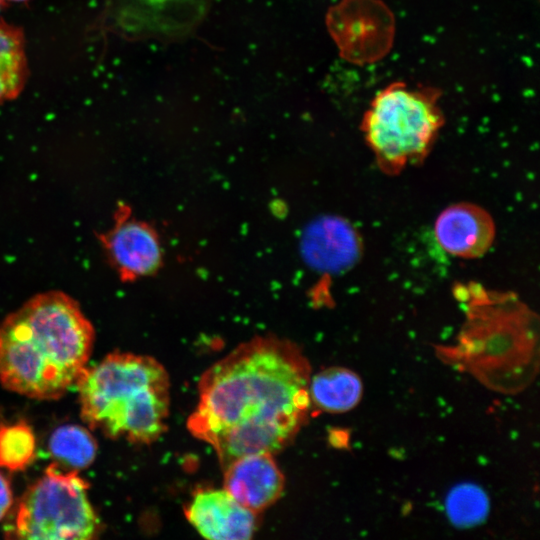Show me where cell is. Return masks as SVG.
I'll return each instance as SVG.
<instances>
[{"mask_svg": "<svg viewBox=\"0 0 540 540\" xmlns=\"http://www.w3.org/2000/svg\"><path fill=\"white\" fill-rule=\"evenodd\" d=\"M48 448L60 467L75 471L91 465L97 453V443L90 432L74 424L55 429L50 436Z\"/></svg>", "mask_w": 540, "mask_h": 540, "instance_id": "14", "label": "cell"}, {"mask_svg": "<svg viewBox=\"0 0 540 540\" xmlns=\"http://www.w3.org/2000/svg\"><path fill=\"white\" fill-rule=\"evenodd\" d=\"M75 385L81 418L106 437L150 444L166 430L169 377L150 356L110 353L85 367Z\"/></svg>", "mask_w": 540, "mask_h": 540, "instance_id": "3", "label": "cell"}, {"mask_svg": "<svg viewBox=\"0 0 540 540\" xmlns=\"http://www.w3.org/2000/svg\"><path fill=\"white\" fill-rule=\"evenodd\" d=\"M1 4H2V0H0V6H1Z\"/></svg>", "mask_w": 540, "mask_h": 540, "instance_id": "19", "label": "cell"}, {"mask_svg": "<svg viewBox=\"0 0 540 540\" xmlns=\"http://www.w3.org/2000/svg\"><path fill=\"white\" fill-rule=\"evenodd\" d=\"M363 386L359 376L343 367H331L310 377V403L322 411L342 413L354 408L361 399Z\"/></svg>", "mask_w": 540, "mask_h": 540, "instance_id": "12", "label": "cell"}, {"mask_svg": "<svg viewBox=\"0 0 540 540\" xmlns=\"http://www.w3.org/2000/svg\"><path fill=\"white\" fill-rule=\"evenodd\" d=\"M440 95L433 87L395 82L373 97L360 128L383 173L396 176L427 158L444 125Z\"/></svg>", "mask_w": 540, "mask_h": 540, "instance_id": "4", "label": "cell"}, {"mask_svg": "<svg viewBox=\"0 0 540 540\" xmlns=\"http://www.w3.org/2000/svg\"><path fill=\"white\" fill-rule=\"evenodd\" d=\"M36 457V438L31 427L19 421L0 427V467L9 471L27 468Z\"/></svg>", "mask_w": 540, "mask_h": 540, "instance_id": "16", "label": "cell"}, {"mask_svg": "<svg viewBox=\"0 0 540 540\" xmlns=\"http://www.w3.org/2000/svg\"><path fill=\"white\" fill-rule=\"evenodd\" d=\"M302 252L308 264L316 270L342 273L361 259L363 241L347 219L335 215L322 216L306 229Z\"/></svg>", "mask_w": 540, "mask_h": 540, "instance_id": "9", "label": "cell"}, {"mask_svg": "<svg viewBox=\"0 0 540 540\" xmlns=\"http://www.w3.org/2000/svg\"><path fill=\"white\" fill-rule=\"evenodd\" d=\"M9 1H16V2H18V1H25V0H9Z\"/></svg>", "mask_w": 540, "mask_h": 540, "instance_id": "18", "label": "cell"}, {"mask_svg": "<svg viewBox=\"0 0 540 540\" xmlns=\"http://www.w3.org/2000/svg\"><path fill=\"white\" fill-rule=\"evenodd\" d=\"M94 338L70 296L36 295L0 322V383L29 398L59 399L86 367Z\"/></svg>", "mask_w": 540, "mask_h": 540, "instance_id": "2", "label": "cell"}, {"mask_svg": "<svg viewBox=\"0 0 540 540\" xmlns=\"http://www.w3.org/2000/svg\"><path fill=\"white\" fill-rule=\"evenodd\" d=\"M27 75L22 31L0 22V104L18 96Z\"/></svg>", "mask_w": 540, "mask_h": 540, "instance_id": "13", "label": "cell"}, {"mask_svg": "<svg viewBox=\"0 0 540 540\" xmlns=\"http://www.w3.org/2000/svg\"><path fill=\"white\" fill-rule=\"evenodd\" d=\"M213 0H107L108 28L130 40L179 41L193 34Z\"/></svg>", "mask_w": 540, "mask_h": 540, "instance_id": "6", "label": "cell"}, {"mask_svg": "<svg viewBox=\"0 0 540 540\" xmlns=\"http://www.w3.org/2000/svg\"><path fill=\"white\" fill-rule=\"evenodd\" d=\"M309 380V363L296 344L253 338L203 373L188 430L212 446L223 469L245 455L279 452L307 420Z\"/></svg>", "mask_w": 540, "mask_h": 540, "instance_id": "1", "label": "cell"}, {"mask_svg": "<svg viewBox=\"0 0 540 540\" xmlns=\"http://www.w3.org/2000/svg\"><path fill=\"white\" fill-rule=\"evenodd\" d=\"M88 482L78 471L66 470L56 462L22 495L7 538L17 539H94L102 530L91 505Z\"/></svg>", "mask_w": 540, "mask_h": 540, "instance_id": "5", "label": "cell"}, {"mask_svg": "<svg viewBox=\"0 0 540 540\" xmlns=\"http://www.w3.org/2000/svg\"><path fill=\"white\" fill-rule=\"evenodd\" d=\"M223 470V488L242 506L256 513L271 506L283 493L284 476L273 454L245 455Z\"/></svg>", "mask_w": 540, "mask_h": 540, "instance_id": "11", "label": "cell"}, {"mask_svg": "<svg viewBox=\"0 0 540 540\" xmlns=\"http://www.w3.org/2000/svg\"><path fill=\"white\" fill-rule=\"evenodd\" d=\"M100 241L123 281L152 275L162 265L157 232L148 223L131 217L126 206L117 211L114 226L100 235Z\"/></svg>", "mask_w": 540, "mask_h": 540, "instance_id": "7", "label": "cell"}, {"mask_svg": "<svg viewBox=\"0 0 540 540\" xmlns=\"http://www.w3.org/2000/svg\"><path fill=\"white\" fill-rule=\"evenodd\" d=\"M13 503V493L7 478L0 472V520H2Z\"/></svg>", "mask_w": 540, "mask_h": 540, "instance_id": "17", "label": "cell"}, {"mask_svg": "<svg viewBox=\"0 0 540 540\" xmlns=\"http://www.w3.org/2000/svg\"><path fill=\"white\" fill-rule=\"evenodd\" d=\"M184 513L197 532L211 540H248L258 526V513L242 506L224 488L198 489Z\"/></svg>", "mask_w": 540, "mask_h": 540, "instance_id": "8", "label": "cell"}, {"mask_svg": "<svg viewBox=\"0 0 540 540\" xmlns=\"http://www.w3.org/2000/svg\"><path fill=\"white\" fill-rule=\"evenodd\" d=\"M435 237L441 248L450 255L475 259L483 256L493 245L495 222L481 206L460 202L446 207L437 217Z\"/></svg>", "mask_w": 540, "mask_h": 540, "instance_id": "10", "label": "cell"}, {"mask_svg": "<svg viewBox=\"0 0 540 540\" xmlns=\"http://www.w3.org/2000/svg\"><path fill=\"white\" fill-rule=\"evenodd\" d=\"M445 510L450 522L461 529L482 524L488 517L490 501L486 492L473 483L454 486L445 500Z\"/></svg>", "mask_w": 540, "mask_h": 540, "instance_id": "15", "label": "cell"}]
</instances>
